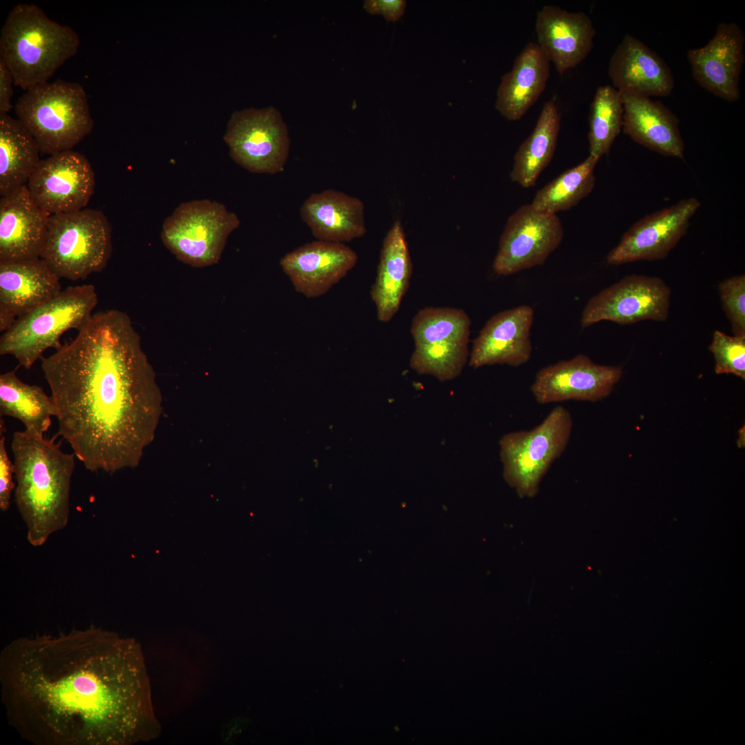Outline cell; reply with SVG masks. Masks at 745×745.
<instances>
[{
	"label": "cell",
	"instance_id": "cell-1",
	"mask_svg": "<svg viewBox=\"0 0 745 745\" xmlns=\"http://www.w3.org/2000/svg\"><path fill=\"white\" fill-rule=\"evenodd\" d=\"M0 684L10 724L35 745H132L161 733L141 644L100 627L12 640Z\"/></svg>",
	"mask_w": 745,
	"mask_h": 745
},
{
	"label": "cell",
	"instance_id": "cell-2",
	"mask_svg": "<svg viewBox=\"0 0 745 745\" xmlns=\"http://www.w3.org/2000/svg\"><path fill=\"white\" fill-rule=\"evenodd\" d=\"M61 436L92 472L135 467L159 412L155 373L130 317L93 313L76 337L41 359Z\"/></svg>",
	"mask_w": 745,
	"mask_h": 745
},
{
	"label": "cell",
	"instance_id": "cell-3",
	"mask_svg": "<svg viewBox=\"0 0 745 745\" xmlns=\"http://www.w3.org/2000/svg\"><path fill=\"white\" fill-rule=\"evenodd\" d=\"M50 439L26 430L13 434L14 501L27 529L28 542L43 546L64 528L70 516V493L76 455Z\"/></svg>",
	"mask_w": 745,
	"mask_h": 745
},
{
	"label": "cell",
	"instance_id": "cell-4",
	"mask_svg": "<svg viewBox=\"0 0 745 745\" xmlns=\"http://www.w3.org/2000/svg\"><path fill=\"white\" fill-rule=\"evenodd\" d=\"M79 45L71 27L52 20L37 5L22 3L10 10L1 28L0 59L14 86L26 90L48 82Z\"/></svg>",
	"mask_w": 745,
	"mask_h": 745
},
{
	"label": "cell",
	"instance_id": "cell-5",
	"mask_svg": "<svg viewBox=\"0 0 745 745\" xmlns=\"http://www.w3.org/2000/svg\"><path fill=\"white\" fill-rule=\"evenodd\" d=\"M14 110L41 152L50 155L72 150L94 125L83 86L61 79L26 90Z\"/></svg>",
	"mask_w": 745,
	"mask_h": 745
},
{
	"label": "cell",
	"instance_id": "cell-6",
	"mask_svg": "<svg viewBox=\"0 0 745 745\" xmlns=\"http://www.w3.org/2000/svg\"><path fill=\"white\" fill-rule=\"evenodd\" d=\"M98 304L92 284L69 286L57 296L17 319L0 338V354L13 356L27 370L50 348L62 344L61 335L77 330L93 314Z\"/></svg>",
	"mask_w": 745,
	"mask_h": 745
},
{
	"label": "cell",
	"instance_id": "cell-7",
	"mask_svg": "<svg viewBox=\"0 0 745 745\" xmlns=\"http://www.w3.org/2000/svg\"><path fill=\"white\" fill-rule=\"evenodd\" d=\"M112 250V230L106 215L83 208L50 216L40 258L60 279L77 281L102 271Z\"/></svg>",
	"mask_w": 745,
	"mask_h": 745
},
{
	"label": "cell",
	"instance_id": "cell-8",
	"mask_svg": "<svg viewBox=\"0 0 745 745\" xmlns=\"http://www.w3.org/2000/svg\"><path fill=\"white\" fill-rule=\"evenodd\" d=\"M572 428L570 413L558 406L535 428L510 432L501 438L503 475L520 497L537 494L542 479L565 450Z\"/></svg>",
	"mask_w": 745,
	"mask_h": 745
},
{
	"label": "cell",
	"instance_id": "cell-9",
	"mask_svg": "<svg viewBox=\"0 0 745 745\" xmlns=\"http://www.w3.org/2000/svg\"><path fill=\"white\" fill-rule=\"evenodd\" d=\"M238 216L209 199L183 202L163 221L161 237L176 257L195 266L217 263Z\"/></svg>",
	"mask_w": 745,
	"mask_h": 745
},
{
	"label": "cell",
	"instance_id": "cell-10",
	"mask_svg": "<svg viewBox=\"0 0 745 745\" xmlns=\"http://www.w3.org/2000/svg\"><path fill=\"white\" fill-rule=\"evenodd\" d=\"M223 139L231 158L251 172L274 175L285 168L290 140L287 125L274 107L234 112Z\"/></svg>",
	"mask_w": 745,
	"mask_h": 745
},
{
	"label": "cell",
	"instance_id": "cell-11",
	"mask_svg": "<svg viewBox=\"0 0 745 745\" xmlns=\"http://www.w3.org/2000/svg\"><path fill=\"white\" fill-rule=\"evenodd\" d=\"M563 237L564 229L557 215L539 211L530 203L524 205L506 221L493 270L498 275L507 276L543 265Z\"/></svg>",
	"mask_w": 745,
	"mask_h": 745
},
{
	"label": "cell",
	"instance_id": "cell-12",
	"mask_svg": "<svg viewBox=\"0 0 745 745\" xmlns=\"http://www.w3.org/2000/svg\"><path fill=\"white\" fill-rule=\"evenodd\" d=\"M670 289L658 277L631 275L593 297L581 318L583 327L600 321L631 324L643 320L666 321Z\"/></svg>",
	"mask_w": 745,
	"mask_h": 745
},
{
	"label": "cell",
	"instance_id": "cell-13",
	"mask_svg": "<svg viewBox=\"0 0 745 745\" xmlns=\"http://www.w3.org/2000/svg\"><path fill=\"white\" fill-rule=\"evenodd\" d=\"M95 185V172L88 159L69 150L41 159L27 188L33 201L51 215L86 208Z\"/></svg>",
	"mask_w": 745,
	"mask_h": 745
},
{
	"label": "cell",
	"instance_id": "cell-14",
	"mask_svg": "<svg viewBox=\"0 0 745 745\" xmlns=\"http://www.w3.org/2000/svg\"><path fill=\"white\" fill-rule=\"evenodd\" d=\"M700 205V201L692 197L642 218L608 254V264L620 265L666 258L686 235Z\"/></svg>",
	"mask_w": 745,
	"mask_h": 745
},
{
	"label": "cell",
	"instance_id": "cell-15",
	"mask_svg": "<svg viewBox=\"0 0 745 745\" xmlns=\"http://www.w3.org/2000/svg\"><path fill=\"white\" fill-rule=\"evenodd\" d=\"M622 375L619 367L599 365L579 354L539 370L530 390L542 404L568 400L596 401L611 393Z\"/></svg>",
	"mask_w": 745,
	"mask_h": 745
},
{
	"label": "cell",
	"instance_id": "cell-16",
	"mask_svg": "<svg viewBox=\"0 0 745 745\" xmlns=\"http://www.w3.org/2000/svg\"><path fill=\"white\" fill-rule=\"evenodd\" d=\"M745 37L735 23H720L714 36L687 59L692 75L703 88L728 102L740 97L739 77L744 62Z\"/></svg>",
	"mask_w": 745,
	"mask_h": 745
},
{
	"label": "cell",
	"instance_id": "cell-17",
	"mask_svg": "<svg viewBox=\"0 0 745 745\" xmlns=\"http://www.w3.org/2000/svg\"><path fill=\"white\" fill-rule=\"evenodd\" d=\"M357 260V253L344 243L317 240L286 254L279 264L297 292L316 298L346 277Z\"/></svg>",
	"mask_w": 745,
	"mask_h": 745
},
{
	"label": "cell",
	"instance_id": "cell-18",
	"mask_svg": "<svg viewBox=\"0 0 745 745\" xmlns=\"http://www.w3.org/2000/svg\"><path fill=\"white\" fill-rule=\"evenodd\" d=\"M537 44L562 74L583 61L593 48L596 30L583 12L546 5L537 13Z\"/></svg>",
	"mask_w": 745,
	"mask_h": 745
},
{
	"label": "cell",
	"instance_id": "cell-19",
	"mask_svg": "<svg viewBox=\"0 0 745 745\" xmlns=\"http://www.w3.org/2000/svg\"><path fill=\"white\" fill-rule=\"evenodd\" d=\"M533 309L526 305L490 317L474 340L469 364L473 368L493 364L519 366L530 358Z\"/></svg>",
	"mask_w": 745,
	"mask_h": 745
},
{
	"label": "cell",
	"instance_id": "cell-20",
	"mask_svg": "<svg viewBox=\"0 0 745 745\" xmlns=\"http://www.w3.org/2000/svg\"><path fill=\"white\" fill-rule=\"evenodd\" d=\"M59 280L41 258L0 263V331L57 296Z\"/></svg>",
	"mask_w": 745,
	"mask_h": 745
},
{
	"label": "cell",
	"instance_id": "cell-21",
	"mask_svg": "<svg viewBox=\"0 0 745 745\" xmlns=\"http://www.w3.org/2000/svg\"><path fill=\"white\" fill-rule=\"evenodd\" d=\"M608 76L619 92L650 97H667L675 82L666 63L644 43L626 34L617 46L608 64Z\"/></svg>",
	"mask_w": 745,
	"mask_h": 745
},
{
	"label": "cell",
	"instance_id": "cell-22",
	"mask_svg": "<svg viewBox=\"0 0 745 745\" xmlns=\"http://www.w3.org/2000/svg\"><path fill=\"white\" fill-rule=\"evenodd\" d=\"M50 216L27 185L1 197L0 263L40 258Z\"/></svg>",
	"mask_w": 745,
	"mask_h": 745
},
{
	"label": "cell",
	"instance_id": "cell-23",
	"mask_svg": "<svg viewBox=\"0 0 745 745\" xmlns=\"http://www.w3.org/2000/svg\"><path fill=\"white\" fill-rule=\"evenodd\" d=\"M620 95L624 105V132L635 142L659 154L683 159L684 143L677 116L660 101L631 94Z\"/></svg>",
	"mask_w": 745,
	"mask_h": 745
},
{
	"label": "cell",
	"instance_id": "cell-24",
	"mask_svg": "<svg viewBox=\"0 0 745 745\" xmlns=\"http://www.w3.org/2000/svg\"><path fill=\"white\" fill-rule=\"evenodd\" d=\"M364 210L359 198L327 189L311 194L300 215L317 240L344 243L366 234Z\"/></svg>",
	"mask_w": 745,
	"mask_h": 745
},
{
	"label": "cell",
	"instance_id": "cell-25",
	"mask_svg": "<svg viewBox=\"0 0 745 745\" xmlns=\"http://www.w3.org/2000/svg\"><path fill=\"white\" fill-rule=\"evenodd\" d=\"M550 62L537 43L529 42L501 77L495 108L510 121L520 119L544 92Z\"/></svg>",
	"mask_w": 745,
	"mask_h": 745
},
{
	"label": "cell",
	"instance_id": "cell-26",
	"mask_svg": "<svg viewBox=\"0 0 745 745\" xmlns=\"http://www.w3.org/2000/svg\"><path fill=\"white\" fill-rule=\"evenodd\" d=\"M412 262L400 221H396L387 232L380 252L377 276L370 296L378 319L390 321L399 310L410 284Z\"/></svg>",
	"mask_w": 745,
	"mask_h": 745
},
{
	"label": "cell",
	"instance_id": "cell-27",
	"mask_svg": "<svg viewBox=\"0 0 745 745\" xmlns=\"http://www.w3.org/2000/svg\"><path fill=\"white\" fill-rule=\"evenodd\" d=\"M40 148L21 121L0 113L1 197L27 185L41 159Z\"/></svg>",
	"mask_w": 745,
	"mask_h": 745
},
{
	"label": "cell",
	"instance_id": "cell-28",
	"mask_svg": "<svg viewBox=\"0 0 745 745\" xmlns=\"http://www.w3.org/2000/svg\"><path fill=\"white\" fill-rule=\"evenodd\" d=\"M560 129V115L555 99L546 101L529 137L514 157L510 177L523 188L535 184L555 153Z\"/></svg>",
	"mask_w": 745,
	"mask_h": 745
},
{
	"label": "cell",
	"instance_id": "cell-29",
	"mask_svg": "<svg viewBox=\"0 0 745 745\" xmlns=\"http://www.w3.org/2000/svg\"><path fill=\"white\" fill-rule=\"evenodd\" d=\"M0 414L21 421L26 431L43 436L57 410L51 396L42 388L22 381L14 369L0 375Z\"/></svg>",
	"mask_w": 745,
	"mask_h": 745
},
{
	"label": "cell",
	"instance_id": "cell-30",
	"mask_svg": "<svg viewBox=\"0 0 745 745\" xmlns=\"http://www.w3.org/2000/svg\"><path fill=\"white\" fill-rule=\"evenodd\" d=\"M599 160L588 155L539 190L530 204L539 211L555 215L576 206L593 190Z\"/></svg>",
	"mask_w": 745,
	"mask_h": 745
},
{
	"label": "cell",
	"instance_id": "cell-31",
	"mask_svg": "<svg viewBox=\"0 0 745 745\" xmlns=\"http://www.w3.org/2000/svg\"><path fill=\"white\" fill-rule=\"evenodd\" d=\"M624 105L612 86L597 88L589 114V155L600 159L607 154L623 127Z\"/></svg>",
	"mask_w": 745,
	"mask_h": 745
},
{
	"label": "cell",
	"instance_id": "cell-32",
	"mask_svg": "<svg viewBox=\"0 0 745 745\" xmlns=\"http://www.w3.org/2000/svg\"><path fill=\"white\" fill-rule=\"evenodd\" d=\"M471 321L462 309L426 307L415 315L410 332L415 346L469 341Z\"/></svg>",
	"mask_w": 745,
	"mask_h": 745
},
{
	"label": "cell",
	"instance_id": "cell-33",
	"mask_svg": "<svg viewBox=\"0 0 745 745\" xmlns=\"http://www.w3.org/2000/svg\"><path fill=\"white\" fill-rule=\"evenodd\" d=\"M468 341L438 342L415 346L411 368L419 375L450 381L460 375L468 357Z\"/></svg>",
	"mask_w": 745,
	"mask_h": 745
},
{
	"label": "cell",
	"instance_id": "cell-34",
	"mask_svg": "<svg viewBox=\"0 0 745 745\" xmlns=\"http://www.w3.org/2000/svg\"><path fill=\"white\" fill-rule=\"evenodd\" d=\"M708 349L714 355L717 374L731 373L745 379V336L715 330Z\"/></svg>",
	"mask_w": 745,
	"mask_h": 745
},
{
	"label": "cell",
	"instance_id": "cell-35",
	"mask_svg": "<svg viewBox=\"0 0 745 745\" xmlns=\"http://www.w3.org/2000/svg\"><path fill=\"white\" fill-rule=\"evenodd\" d=\"M723 309L735 336H745V276L735 275L719 283Z\"/></svg>",
	"mask_w": 745,
	"mask_h": 745
},
{
	"label": "cell",
	"instance_id": "cell-36",
	"mask_svg": "<svg viewBox=\"0 0 745 745\" xmlns=\"http://www.w3.org/2000/svg\"><path fill=\"white\" fill-rule=\"evenodd\" d=\"M14 464L9 458L6 448V437L1 431L0 439V509L7 511L10 508L11 494L15 488L13 481Z\"/></svg>",
	"mask_w": 745,
	"mask_h": 745
},
{
	"label": "cell",
	"instance_id": "cell-37",
	"mask_svg": "<svg viewBox=\"0 0 745 745\" xmlns=\"http://www.w3.org/2000/svg\"><path fill=\"white\" fill-rule=\"evenodd\" d=\"M406 6L404 0H366L364 9L371 14L382 15L388 21H397L404 14Z\"/></svg>",
	"mask_w": 745,
	"mask_h": 745
},
{
	"label": "cell",
	"instance_id": "cell-38",
	"mask_svg": "<svg viewBox=\"0 0 745 745\" xmlns=\"http://www.w3.org/2000/svg\"><path fill=\"white\" fill-rule=\"evenodd\" d=\"M13 84L14 79L10 71L0 59V113H8L12 108L11 99Z\"/></svg>",
	"mask_w": 745,
	"mask_h": 745
}]
</instances>
